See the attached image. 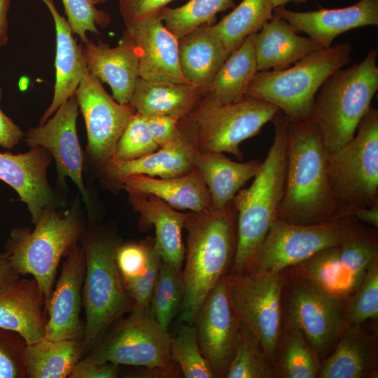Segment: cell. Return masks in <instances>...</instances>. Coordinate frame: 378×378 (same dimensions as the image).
<instances>
[{
    "mask_svg": "<svg viewBox=\"0 0 378 378\" xmlns=\"http://www.w3.org/2000/svg\"><path fill=\"white\" fill-rule=\"evenodd\" d=\"M182 272L162 260L150 300V310L158 323L168 329L181 306Z\"/></svg>",
    "mask_w": 378,
    "mask_h": 378,
    "instance_id": "74e56055",
    "label": "cell"
},
{
    "mask_svg": "<svg viewBox=\"0 0 378 378\" xmlns=\"http://www.w3.org/2000/svg\"><path fill=\"white\" fill-rule=\"evenodd\" d=\"M85 262L83 248L75 244L66 255L59 277L45 307L48 340L83 339L85 326L80 319Z\"/></svg>",
    "mask_w": 378,
    "mask_h": 378,
    "instance_id": "ffe728a7",
    "label": "cell"
},
{
    "mask_svg": "<svg viewBox=\"0 0 378 378\" xmlns=\"http://www.w3.org/2000/svg\"><path fill=\"white\" fill-rule=\"evenodd\" d=\"M283 274L245 271L224 276L236 314L270 360L275 359L281 334Z\"/></svg>",
    "mask_w": 378,
    "mask_h": 378,
    "instance_id": "7c38bea8",
    "label": "cell"
},
{
    "mask_svg": "<svg viewBox=\"0 0 378 378\" xmlns=\"http://www.w3.org/2000/svg\"><path fill=\"white\" fill-rule=\"evenodd\" d=\"M10 0H0V48L8 42V10Z\"/></svg>",
    "mask_w": 378,
    "mask_h": 378,
    "instance_id": "db71d44e",
    "label": "cell"
},
{
    "mask_svg": "<svg viewBox=\"0 0 378 378\" xmlns=\"http://www.w3.org/2000/svg\"><path fill=\"white\" fill-rule=\"evenodd\" d=\"M6 253H0V290L20 279Z\"/></svg>",
    "mask_w": 378,
    "mask_h": 378,
    "instance_id": "816d5d0a",
    "label": "cell"
},
{
    "mask_svg": "<svg viewBox=\"0 0 378 378\" xmlns=\"http://www.w3.org/2000/svg\"><path fill=\"white\" fill-rule=\"evenodd\" d=\"M194 165L210 192L213 209H220L260 169L262 162H234L223 153L202 152L195 148Z\"/></svg>",
    "mask_w": 378,
    "mask_h": 378,
    "instance_id": "4dcf8cb0",
    "label": "cell"
},
{
    "mask_svg": "<svg viewBox=\"0 0 378 378\" xmlns=\"http://www.w3.org/2000/svg\"><path fill=\"white\" fill-rule=\"evenodd\" d=\"M161 262V255L155 241L143 272L134 280L124 284L134 300V308L143 309L149 307Z\"/></svg>",
    "mask_w": 378,
    "mask_h": 378,
    "instance_id": "f6af8a7d",
    "label": "cell"
},
{
    "mask_svg": "<svg viewBox=\"0 0 378 378\" xmlns=\"http://www.w3.org/2000/svg\"><path fill=\"white\" fill-rule=\"evenodd\" d=\"M228 55L213 24L200 26L178 39L181 73L204 94Z\"/></svg>",
    "mask_w": 378,
    "mask_h": 378,
    "instance_id": "4316f807",
    "label": "cell"
},
{
    "mask_svg": "<svg viewBox=\"0 0 378 378\" xmlns=\"http://www.w3.org/2000/svg\"><path fill=\"white\" fill-rule=\"evenodd\" d=\"M282 290V316L298 329L318 356L333 347L348 326L346 303L288 272Z\"/></svg>",
    "mask_w": 378,
    "mask_h": 378,
    "instance_id": "5bb4252c",
    "label": "cell"
},
{
    "mask_svg": "<svg viewBox=\"0 0 378 378\" xmlns=\"http://www.w3.org/2000/svg\"><path fill=\"white\" fill-rule=\"evenodd\" d=\"M348 325L359 326L378 318V258L368 268L358 289L346 303Z\"/></svg>",
    "mask_w": 378,
    "mask_h": 378,
    "instance_id": "60d3db41",
    "label": "cell"
},
{
    "mask_svg": "<svg viewBox=\"0 0 378 378\" xmlns=\"http://www.w3.org/2000/svg\"><path fill=\"white\" fill-rule=\"evenodd\" d=\"M378 52L371 49L365 59L332 74L318 90L312 119L328 152L351 141L370 108L378 90Z\"/></svg>",
    "mask_w": 378,
    "mask_h": 378,
    "instance_id": "5b68a950",
    "label": "cell"
},
{
    "mask_svg": "<svg viewBox=\"0 0 378 378\" xmlns=\"http://www.w3.org/2000/svg\"><path fill=\"white\" fill-rule=\"evenodd\" d=\"M58 209L45 211L32 230L13 229L6 245V253L18 273L29 274L36 281L45 298V307L62 258L85 231L83 216L77 207L65 211Z\"/></svg>",
    "mask_w": 378,
    "mask_h": 378,
    "instance_id": "8992f818",
    "label": "cell"
},
{
    "mask_svg": "<svg viewBox=\"0 0 378 378\" xmlns=\"http://www.w3.org/2000/svg\"><path fill=\"white\" fill-rule=\"evenodd\" d=\"M122 187L128 193L155 196L176 209L202 212L212 209L210 192L195 168L184 175L168 178L131 176Z\"/></svg>",
    "mask_w": 378,
    "mask_h": 378,
    "instance_id": "83f0119b",
    "label": "cell"
},
{
    "mask_svg": "<svg viewBox=\"0 0 378 378\" xmlns=\"http://www.w3.org/2000/svg\"><path fill=\"white\" fill-rule=\"evenodd\" d=\"M171 339L168 329L158 323L149 307L133 308L85 358L98 364L143 367V374L148 377H179L182 372L172 358Z\"/></svg>",
    "mask_w": 378,
    "mask_h": 378,
    "instance_id": "9c48e42d",
    "label": "cell"
},
{
    "mask_svg": "<svg viewBox=\"0 0 378 378\" xmlns=\"http://www.w3.org/2000/svg\"><path fill=\"white\" fill-rule=\"evenodd\" d=\"M93 1V3L96 5V4H101V3H104L106 2L107 0H92Z\"/></svg>",
    "mask_w": 378,
    "mask_h": 378,
    "instance_id": "9f6ffc18",
    "label": "cell"
},
{
    "mask_svg": "<svg viewBox=\"0 0 378 378\" xmlns=\"http://www.w3.org/2000/svg\"><path fill=\"white\" fill-rule=\"evenodd\" d=\"M159 148L148 129L146 117L134 112L118 141L113 159L134 160Z\"/></svg>",
    "mask_w": 378,
    "mask_h": 378,
    "instance_id": "b9f144b4",
    "label": "cell"
},
{
    "mask_svg": "<svg viewBox=\"0 0 378 378\" xmlns=\"http://www.w3.org/2000/svg\"><path fill=\"white\" fill-rule=\"evenodd\" d=\"M344 43L312 52L283 70L258 71L246 96L276 106L289 121L312 119L316 95L326 79L351 61Z\"/></svg>",
    "mask_w": 378,
    "mask_h": 378,
    "instance_id": "52a82bcc",
    "label": "cell"
},
{
    "mask_svg": "<svg viewBox=\"0 0 378 378\" xmlns=\"http://www.w3.org/2000/svg\"><path fill=\"white\" fill-rule=\"evenodd\" d=\"M148 129L160 148L169 145L181 136L179 120L169 115H157L146 117Z\"/></svg>",
    "mask_w": 378,
    "mask_h": 378,
    "instance_id": "7dc6e473",
    "label": "cell"
},
{
    "mask_svg": "<svg viewBox=\"0 0 378 378\" xmlns=\"http://www.w3.org/2000/svg\"><path fill=\"white\" fill-rule=\"evenodd\" d=\"M204 96L200 89L190 84L154 82L139 78L130 104L135 112L144 117L164 115L181 120Z\"/></svg>",
    "mask_w": 378,
    "mask_h": 378,
    "instance_id": "1f68e13d",
    "label": "cell"
},
{
    "mask_svg": "<svg viewBox=\"0 0 378 378\" xmlns=\"http://www.w3.org/2000/svg\"><path fill=\"white\" fill-rule=\"evenodd\" d=\"M273 14L287 21L297 33H306L326 48L344 32L378 25V0H360L344 8L307 12H295L280 7L274 8Z\"/></svg>",
    "mask_w": 378,
    "mask_h": 378,
    "instance_id": "44dd1931",
    "label": "cell"
},
{
    "mask_svg": "<svg viewBox=\"0 0 378 378\" xmlns=\"http://www.w3.org/2000/svg\"><path fill=\"white\" fill-rule=\"evenodd\" d=\"M344 215L351 216L365 225L378 227V203L372 207L346 206Z\"/></svg>",
    "mask_w": 378,
    "mask_h": 378,
    "instance_id": "f907efd6",
    "label": "cell"
},
{
    "mask_svg": "<svg viewBox=\"0 0 378 378\" xmlns=\"http://www.w3.org/2000/svg\"><path fill=\"white\" fill-rule=\"evenodd\" d=\"M375 230L365 226L350 240L323 249L287 270L347 303L378 258Z\"/></svg>",
    "mask_w": 378,
    "mask_h": 378,
    "instance_id": "4fadbf2b",
    "label": "cell"
},
{
    "mask_svg": "<svg viewBox=\"0 0 378 378\" xmlns=\"http://www.w3.org/2000/svg\"><path fill=\"white\" fill-rule=\"evenodd\" d=\"M171 356L186 378H215V374L204 356L193 323L180 322L176 335L172 336Z\"/></svg>",
    "mask_w": 378,
    "mask_h": 378,
    "instance_id": "f35d334b",
    "label": "cell"
},
{
    "mask_svg": "<svg viewBox=\"0 0 378 378\" xmlns=\"http://www.w3.org/2000/svg\"><path fill=\"white\" fill-rule=\"evenodd\" d=\"M333 353L321 366V378L377 377V341L358 326L348 325Z\"/></svg>",
    "mask_w": 378,
    "mask_h": 378,
    "instance_id": "f1b7e54d",
    "label": "cell"
},
{
    "mask_svg": "<svg viewBox=\"0 0 378 378\" xmlns=\"http://www.w3.org/2000/svg\"><path fill=\"white\" fill-rule=\"evenodd\" d=\"M328 150L312 119L289 121L284 192L277 218L314 225L344 217L329 182Z\"/></svg>",
    "mask_w": 378,
    "mask_h": 378,
    "instance_id": "6da1fadb",
    "label": "cell"
},
{
    "mask_svg": "<svg viewBox=\"0 0 378 378\" xmlns=\"http://www.w3.org/2000/svg\"><path fill=\"white\" fill-rule=\"evenodd\" d=\"M43 304L36 281L18 279L0 290V328L17 332L25 344L44 338Z\"/></svg>",
    "mask_w": 378,
    "mask_h": 378,
    "instance_id": "cb8c5ba5",
    "label": "cell"
},
{
    "mask_svg": "<svg viewBox=\"0 0 378 378\" xmlns=\"http://www.w3.org/2000/svg\"><path fill=\"white\" fill-rule=\"evenodd\" d=\"M272 121L274 137L252 184L232 200L237 211V244L230 272H244L263 242L282 198L286 167L289 120L280 110Z\"/></svg>",
    "mask_w": 378,
    "mask_h": 378,
    "instance_id": "3957f363",
    "label": "cell"
},
{
    "mask_svg": "<svg viewBox=\"0 0 378 378\" xmlns=\"http://www.w3.org/2000/svg\"><path fill=\"white\" fill-rule=\"evenodd\" d=\"M195 150L192 143L181 132L179 138L169 145L137 159H113L98 172L107 185L120 187L134 175L160 178L180 176L195 169Z\"/></svg>",
    "mask_w": 378,
    "mask_h": 378,
    "instance_id": "603a6c76",
    "label": "cell"
},
{
    "mask_svg": "<svg viewBox=\"0 0 378 378\" xmlns=\"http://www.w3.org/2000/svg\"><path fill=\"white\" fill-rule=\"evenodd\" d=\"M173 0H119L120 13L127 26L160 12Z\"/></svg>",
    "mask_w": 378,
    "mask_h": 378,
    "instance_id": "bcb514c9",
    "label": "cell"
},
{
    "mask_svg": "<svg viewBox=\"0 0 378 378\" xmlns=\"http://www.w3.org/2000/svg\"><path fill=\"white\" fill-rule=\"evenodd\" d=\"M279 111L276 106L249 96L230 104L204 96L186 117L179 120L178 127L197 150L228 153L242 161L241 143L257 135Z\"/></svg>",
    "mask_w": 378,
    "mask_h": 378,
    "instance_id": "ba28073f",
    "label": "cell"
},
{
    "mask_svg": "<svg viewBox=\"0 0 378 378\" xmlns=\"http://www.w3.org/2000/svg\"><path fill=\"white\" fill-rule=\"evenodd\" d=\"M48 8L55 27V82L52 102L41 117L43 124L56 110L75 94L88 71L83 46L77 43L67 20L59 13L53 0H39Z\"/></svg>",
    "mask_w": 378,
    "mask_h": 378,
    "instance_id": "d4e9b609",
    "label": "cell"
},
{
    "mask_svg": "<svg viewBox=\"0 0 378 378\" xmlns=\"http://www.w3.org/2000/svg\"><path fill=\"white\" fill-rule=\"evenodd\" d=\"M155 239L122 244L118 247L115 261L123 284L136 279L146 267Z\"/></svg>",
    "mask_w": 378,
    "mask_h": 378,
    "instance_id": "ee69618b",
    "label": "cell"
},
{
    "mask_svg": "<svg viewBox=\"0 0 378 378\" xmlns=\"http://www.w3.org/2000/svg\"><path fill=\"white\" fill-rule=\"evenodd\" d=\"M331 190L344 206L372 207L378 203V110L370 106L354 138L328 152Z\"/></svg>",
    "mask_w": 378,
    "mask_h": 378,
    "instance_id": "30bf717a",
    "label": "cell"
},
{
    "mask_svg": "<svg viewBox=\"0 0 378 378\" xmlns=\"http://www.w3.org/2000/svg\"><path fill=\"white\" fill-rule=\"evenodd\" d=\"M118 374V365L106 363L98 364L81 358L76 365L71 378H115Z\"/></svg>",
    "mask_w": 378,
    "mask_h": 378,
    "instance_id": "c3c4849f",
    "label": "cell"
},
{
    "mask_svg": "<svg viewBox=\"0 0 378 378\" xmlns=\"http://www.w3.org/2000/svg\"><path fill=\"white\" fill-rule=\"evenodd\" d=\"M234 0H190L176 7H164L160 11L165 27L178 38L202 25L214 24L216 15L234 8Z\"/></svg>",
    "mask_w": 378,
    "mask_h": 378,
    "instance_id": "8d00e7d4",
    "label": "cell"
},
{
    "mask_svg": "<svg viewBox=\"0 0 378 378\" xmlns=\"http://www.w3.org/2000/svg\"><path fill=\"white\" fill-rule=\"evenodd\" d=\"M365 226L351 216L314 225L291 224L277 218L245 271L284 272L323 249L350 240Z\"/></svg>",
    "mask_w": 378,
    "mask_h": 378,
    "instance_id": "8fae6325",
    "label": "cell"
},
{
    "mask_svg": "<svg viewBox=\"0 0 378 378\" xmlns=\"http://www.w3.org/2000/svg\"><path fill=\"white\" fill-rule=\"evenodd\" d=\"M308 0H271L272 5L274 8L284 7L285 5L288 3H294L296 4H303L307 2Z\"/></svg>",
    "mask_w": 378,
    "mask_h": 378,
    "instance_id": "11a10c76",
    "label": "cell"
},
{
    "mask_svg": "<svg viewBox=\"0 0 378 378\" xmlns=\"http://www.w3.org/2000/svg\"><path fill=\"white\" fill-rule=\"evenodd\" d=\"M78 109L74 94L46 122L30 127L24 136L28 146L43 148L50 154L55 161L58 181L64 184L65 178H70L89 207V193L83 178V155L77 134Z\"/></svg>",
    "mask_w": 378,
    "mask_h": 378,
    "instance_id": "2e32d148",
    "label": "cell"
},
{
    "mask_svg": "<svg viewBox=\"0 0 378 378\" xmlns=\"http://www.w3.org/2000/svg\"><path fill=\"white\" fill-rule=\"evenodd\" d=\"M83 355V339L52 340L44 337L25 344L22 362L31 378H65L69 377Z\"/></svg>",
    "mask_w": 378,
    "mask_h": 378,
    "instance_id": "d6a6232c",
    "label": "cell"
},
{
    "mask_svg": "<svg viewBox=\"0 0 378 378\" xmlns=\"http://www.w3.org/2000/svg\"><path fill=\"white\" fill-rule=\"evenodd\" d=\"M258 71L251 35L228 55L204 96L221 104L239 102L246 97L249 84Z\"/></svg>",
    "mask_w": 378,
    "mask_h": 378,
    "instance_id": "836d02e7",
    "label": "cell"
},
{
    "mask_svg": "<svg viewBox=\"0 0 378 378\" xmlns=\"http://www.w3.org/2000/svg\"><path fill=\"white\" fill-rule=\"evenodd\" d=\"M80 241L85 262L82 289L85 354L99 342L111 325L133 309L134 302L116 264L115 254L121 243L118 235L110 230L92 229L85 230Z\"/></svg>",
    "mask_w": 378,
    "mask_h": 378,
    "instance_id": "277c9868",
    "label": "cell"
},
{
    "mask_svg": "<svg viewBox=\"0 0 378 378\" xmlns=\"http://www.w3.org/2000/svg\"><path fill=\"white\" fill-rule=\"evenodd\" d=\"M258 71L283 70L322 48L309 37L298 34L285 20L273 17L253 34Z\"/></svg>",
    "mask_w": 378,
    "mask_h": 378,
    "instance_id": "484cf974",
    "label": "cell"
},
{
    "mask_svg": "<svg viewBox=\"0 0 378 378\" xmlns=\"http://www.w3.org/2000/svg\"><path fill=\"white\" fill-rule=\"evenodd\" d=\"M240 335L227 378H272L274 368L250 330L241 321Z\"/></svg>",
    "mask_w": 378,
    "mask_h": 378,
    "instance_id": "ab89813d",
    "label": "cell"
},
{
    "mask_svg": "<svg viewBox=\"0 0 378 378\" xmlns=\"http://www.w3.org/2000/svg\"><path fill=\"white\" fill-rule=\"evenodd\" d=\"M271 0H243L213 27L230 55L273 17Z\"/></svg>",
    "mask_w": 378,
    "mask_h": 378,
    "instance_id": "e575fe53",
    "label": "cell"
},
{
    "mask_svg": "<svg viewBox=\"0 0 378 378\" xmlns=\"http://www.w3.org/2000/svg\"><path fill=\"white\" fill-rule=\"evenodd\" d=\"M179 321L192 323L203 301L233 263L237 211L230 202L220 209L188 213Z\"/></svg>",
    "mask_w": 378,
    "mask_h": 378,
    "instance_id": "7a4b0ae2",
    "label": "cell"
},
{
    "mask_svg": "<svg viewBox=\"0 0 378 378\" xmlns=\"http://www.w3.org/2000/svg\"><path fill=\"white\" fill-rule=\"evenodd\" d=\"M51 160L50 154L41 147L20 154L0 152V180L26 204L34 224L45 211L65 205L48 179Z\"/></svg>",
    "mask_w": 378,
    "mask_h": 378,
    "instance_id": "ac0fdd59",
    "label": "cell"
},
{
    "mask_svg": "<svg viewBox=\"0 0 378 378\" xmlns=\"http://www.w3.org/2000/svg\"><path fill=\"white\" fill-rule=\"evenodd\" d=\"M86 131L88 158L98 169L114 157L118 141L135 112L130 104H119L89 70L75 92Z\"/></svg>",
    "mask_w": 378,
    "mask_h": 378,
    "instance_id": "9a60e30c",
    "label": "cell"
},
{
    "mask_svg": "<svg viewBox=\"0 0 378 378\" xmlns=\"http://www.w3.org/2000/svg\"><path fill=\"white\" fill-rule=\"evenodd\" d=\"M83 44V53L89 71L111 87L113 97L119 104H130L139 77L136 51L127 32H122L115 47L90 40Z\"/></svg>",
    "mask_w": 378,
    "mask_h": 378,
    "instance_id": "7402d4cb",
    "label": "cell"
},
{
    "mask_svg": "<svg viewBox=\"0 0 378 378\" xmlns=\"http://www.w3.org/2000/svg\"><path fill=\"white\" fill-rule=\"evenodd\" d=\"M18 375V368L13 358L0 347V378H15Z\"/></svg>",
    "mask_w": 378,
    "mask_h": 378,
    "instance_id": "f5cc1de1",
    "label": "cell"
},
{
    "mask_svg": "<svg viewBox=\"0 0 378 378\" xmlns=\"http://www.w3.org/2000/svg\"><path fill=\"white\" fill-rule=\"evenodd\" d=\"M2 89L0 85V101ZM24 132L0 108V146L11 149L18 144L24 136Z\"/></svg>",
    "mask_w": 378,
    "mask_h": 378,
    "instance_id": "681fc988",
    "label": "cell"
},
{
    "mask_svg": "<svg viewBox=\"0 0 378 378\" xmlns=\"http://www.w3.org/2000/svg\"><path fill=\"white\" fill-rule=\"evenodd\" d=\"M67 22L74 34L85 43L89 39L87 32L99 34L97 27H106L111 22L110 15L95 7L92 0H62Z\"/></svg>",
    "mask_w": 378,
    "mask_h": 378,
    "instance_id": "7bdbcfd3",
    "label": "cell"
},
{
    "mask_svg": "<svg viewBox=\"0 0 378 378\" xmlns=\"http://www.w3.org/2000/svg\"><path fill=\"white\" fill-rule=\"evenodd\" d=\"M129 201L139 213L145 225H152L155 230V245L162 260L182 272L185 246L182 230L188 213L176 209L153 195L128 193Z\"/></svg>",
    "mask_w": 378,
    "mask_h": 378,
    "instance_id": "f546056e",
    "label": "cell"
},
{
    "mask_svg": "<svg viewBox=\"0 0 378 378\" xmlns=\"http://www.w3.org/2000/svg\"><path fill=\"white\" fill-rule=\"evenodd\" d=\"M281 341L277 368L281 377L315 378L321 368L319 356L298 329L286 326Z\"/></svg>",
    "mask_w": 378,
    "mask_h": 378,
    "instance_id": "d590c367",
    "label": "cell"
},
{
    "mask_svg": "<svg viewBox=\"0 0 378 378\" xmlns=\"http://www.w3.org/2000/svg\"><path fill=\"white\" fill-rule=\"evenodd\" d=\"M125 27L136 51L139 78L189 84L180 67L178 39L165 27L160 12Z\"/></svg>",
    "mask_w": 378,
    "mask_h": 378,
    "instance_id": "d6986e66",
    "label": "cell"
},
{
    "mask_svg": "<svg viewBox=\"0 0 378 378\" xmlns=\"http://www.w3.org/2000/svg\"><path fill=\"white\" fill-rule=\"evenodd\" d=\"M192 323L201 351L216 377H225L239 342L241 322L224 276L203 301Z\"/></svg>",
    "mask_w": 378,
    "mask_h": 378,
    "instance_id": "e0dca14e",
    "label": "cell"
}]
</instances>
